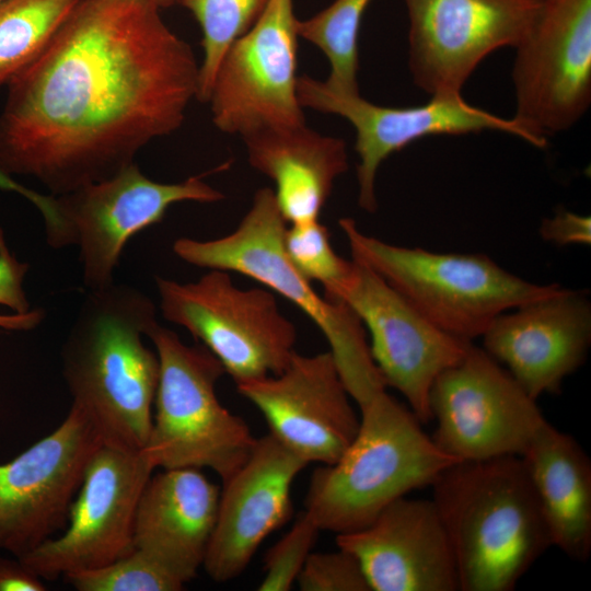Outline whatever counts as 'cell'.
I'll use <instances>...</instances> for the list:
<instances>
[{"instance_id":"cell-37","label":"cell","mask_w":591,"mask_h":591,"mask_svg":"<svg viewBox=\"0 0 591 591\" xmlns=\"http://www.w3.org/2000/svg\"><path fill=\"white\" fill-rule=\"evenodd\" d=\"M1 1H2V0H0V2H1Z\"/></svg>"},{"instance_id":"cell-34","label":"cell","mask_w":591,"mask_h":591,"mask_svg":"<svg viewBox=\"0 0 591 591\" xmlns=\"http://www.w3.org/2000/svg\"><path fill=\"white\" fill-rule=\"evenodd\" d=\"M0 189L15 193L32 202L42 213L45 230H54L60 223L57 199L54 195L35 192L16 182L10 174L0 169Z\"/></svg>"},{"instance_id":"cell-13","label":"cell","mask_w":591,"mask_h":591,"mask_svg":"<svg viewBox=\"0 0 591 591\" xmlns=\"http://www.w3.org/2000/svg\"><path fill=\"white\" fill-rule=\"evenodd\" d=\"M103 444L92 420L71 404L51 433L0 464L1 549L20 558L67 526L89 462Z\"/></svg>"},{"instance_id":"cell-6","label":"cell","mask_w":591,"mask_h":591,"mask_svg":"<svg viewBox=\"0 0 591 591\" xmlns=\"http://www.w3.org/2000/svg\"><path fill=\"white\" fill-rule=\"evenodd\" d=\"M354 259L367 265L442 332L473 341L499 314L561 287L515 276L482 253H437L390 244L338 221Z\"/></svg>"},{"instance_id":"cell-15","label":"cell","mask_w":591,"mask_h":591,"mask_svg":"<svg viewBox=\"0 0 591 591\" xmlns=\"http://www.w3.org/2000/svg\"><path fill=\"white\" fill-rule=\"evenodd\" d=\"M352 259L347 278L325 298L347 304L370 335V352L386 386L397 390L421 424L431 420L429 394L437 376L473 341L431 324L367 265Z\"/></svg>"},{"instance_id":"cell-30","label":"cell","mask_w":591,"mask_h":591,"mask_svg":"<svg viewBox=\"0 0 591 591\" xmlns=\"http://www.w3.org/2000/svg\"><path fill=\"white\" fill-rule=\"evenodd\" d=\"M320 531L313 519L305 511L301 512L291 529L267 551L265 576L258 590H290L312 553Z\"/></svg>"},{"instance_id":"cell-29","label":"cell","mask_w":591,"mask_h":591,"mask_svg":"<svg viewBox=\"0 0 591 591\" xmlns=\"http://www.w3.org/2000/svg\"><path fill=\"white\" fill-rule=\"evenodd\" d=\"M283 247L302 276L323 286L324 294L335 290L352 268V259L334 251L329 232L318 220L287 225Z\"/></svg>"},{"instance_id":"cell-31","label":"cell","mask_w":591,"mask_h":591,"mask_svg":"<svg viewBox=\"0 0 591 591\" xmlns=\"http://www.w3.org/2000/svg\"><path fill=\"white\" fill-rule=\"evenodd\" d=\"M28 264L20 262L10 251L0 228V331L27 332L44 320L42 309H32L23 282Z\"/></svg>"},{"instance_id":"cell-8","label":"cell","mask_w":591,"mask_h":591,"mask_svg":"<svg viewBox=\"0 0 591 591\" xmlns=\"http://www.w3.org/2000/svg\"><path fill=\"white\" fill-rule=\"evenodd\" d=\"M155 285L163 317L205 346L236 385L280 373L296 352L297 328L268 290L239 288L218 269L192 282L155 277Z\"/></svg>"},{"instance_id":"cell-16","label":"cell","mask_w":591,"mask_h":591,"mask_svg":"<svg viewBox=\"0 0 591 591\" xmlns=\"http://www.w3.org/2000/svg\"><path fill=\"white\" fill-rule=\"evenodd\" d=\"M302 107L346 118L356 130L358 205L370 213L378 209L376 173L381 163L422 137L462 135L483 130L502 131L536 148L546 142L526 130L514 118L506 119L466 103L461 94L434 95L420 106L386 107L375 105L360 94H339L324 81L301 76L297 82Z\"/></svg>"},{"instance_id":"cell-12","label":"cell","mask_w":591,"mask_h":591,"mask_svg":"<svg viewBox=\"0 0 591 591\" xmlns=\"http://www.w3.org/2000/svg\"><path fill=\"white\" fill-rule=\"evenodd\" d=\"M202 176L161 183L132 162L105 179L56 196L68 244L79 247L86 289L114 283V271L128 241L161 222L172 205L222 200L224 195Z\"/></svg>"},{"instance_id":"cell-9","label":"cell","mask_w":591,"mask_h":591,"mask_svg":"<svg viewBox=\"0 0 591 591\" xmlns=\"http://www.w3.org/2000/svg\"><path fill=\"white\" fill-rule=\"evenodd\" d=\"M436 444L459 461L521 456L547 421L508 370L473 343L434 380Z\"/></svg>"},{"instance_id":"cell-7","label":"cell","mask_w":591,"mask_h":591,"mask_svg":"<svg viewBox=\"0 0 591 591\" xmlns=\"http://www.w3.org/2000/svg\"><path fill=\"white\" fill-rule=\"evenodd\" d=\"M159 358L154 415L141 453L157 467H207L224 482L248 457L256 438L243 418L219 401L216 386L225 373L201 344L153 325L147 333Z\"/></svg>"},{"instance_id":"cell-5","label":"cell","mask_w":591,"mask_h":591,"mask_svg":"<svg viewBox=\"0 0 591 591\" xmlns=\"http://www.w3.org/2000/svg\"><path fill=\"white\" fill-rule=\"evenodd\" d=\"M287 224L274 190L263 187L233 232L206 241L179 237L173 252L197 267L244 275L298 306L327 340L339 375L360 408L386 387L366 329L347 304L318 294L292 265L283 247Z\"/></svg>"},{"instance_id":"cell-10","label":"cell","mask_w":591,"mask_h":591,"mask_svg":"<svg viewBox=\"0 0 591 591\" xmlns=\"http://www.w3.org/2000/svg\"><path fill=\"white\" fill-rule=\"evenodd\" d=\"M298 19L292 0H269L224 54L210 90L215 126L242 139L305 125L297 94Z\"/></svg>"},{"instance_id":"cell-23","label":"cell","mask_w":591,"mask_h":591,"mask_svg":"<svg viewBox=\"0 0 591 591\" xmlns=\"http://www.w3.org/2000/svg\"><path fill=\"white\" fill-rule=\"evenodd\" d=\"M252 167L269 177L288 224L318 220L335 179L348 170L343 139L301 125L243 138Z\"/></svg>"},{"instance_id":"cell-3","label":"cell","mask_w":591,"mask_h":591,"mask_svg":"<svg viewBox=\"0 0 591 591\" xmlns=\"http://www.w3.org/2000/svg\"><path fill=\"white\" fill-rule=\"evenodd\" d=\"M431 487L459 591H512L553 546L521 456L455 462Z\"/></svg>"},{"instance_id":"cell-36","label":"cell","mask_w":591,"mask_h":591,"mask_svg":"<svg viewBox=\"0 0 591 591\" xmlns=\"http://www.w3.org/2000/svg\"><path fill=\"white\" fill-rule=\"evenodd\" d=\"M150 1L157 4L159 8H161V7L172 4L176 0H150Z\"/></svg>"},{"instance_id":"cell-26","label":"cell","mask_w":591,"mask_h":591,"mask_svg":"<svg viewBox=\"0 0 591 591\" xmlns=\"http://www.w3.org/2000/svg\"><path fill=\"white\" fill-rule=\"evenodd\" d=\"M371 0H335L314 16L297 22L300 37L315 45L329 62L325 85L339 94H359L358 38Z\"/></svg>"},{"instance_id":"cell-17","label":"cell","mask_w":591,"mask_h":591,"mask_svg":"<svg viewBox=\"0 0 591 591\" xmlns=\"http://www.w3.org/2000/svg\"><path fill=\"white\" fill-rule=\"evenodd\" d=\"M409 18V69L430 94H461L478 63L515 47L542 0H404Z\"/></svg>"},{"instance_id":"cell-20","label":"cell","mask_w":591,"mask_h":591,"mask_svg":"<svg viewBox=\"0 0 591 591\" xmlns=\"http://www.w3.org/2000/svg\"><path fill=\"white\" fill-rule=\"evenodd\" d=\"M309 465L271 433L256 438L241 467L223 482L202 567L216 582L239 577L259 545L291 517V486Z\"/></svg>"},{"instance_id":"cell-18","label":"cell","mask_w":591,"mask_h":591,"mask_svg":"<svg viewBox=\"0 0 591 591\" xmlns=\"http://www.w3.org/2000/svg\"><path fill=\"white\" fill-rule=\"evenodd\" d=\"M271 433L306 463H335L358 432L360 417L329 351L294 352L276 375L236 385Z\"/></svg>"},{"instance_id":"cell-32","label":"cell","mask_w":591,"mask_h":591,"mask_svg":"<svg viewBox=\"0 0 591 591\" xmlns=\"http://www.w3.org/2000/svg\"><path fill=\"white\" fill-rule=\"evenodd\" d=\"M297 583L302 591H370L358 560L341 548L312 552Z\"/></svg>"},{"instance_id":"cell-35","label":"cell","mask_w":591,"mask_h":591,"mask_svg":"<svg viewBox=\"0 0 591 591\" xmlns=\"http://www.w3.org/2000/svg\"><path fill=\"white\" fill-rule=\"evenodd\" d=\"M46 586L19 558L0 557V591H45Z\"/></svg>"},{"instance_id":"cell-2","label":"cell","mask_w":591,"mask_h":591,"mask_svg":"<svg viewBox=\"0 0 591 591\" xmlns=\"http://www.w3.org/2000/svg\"><path fill=\"white\" fill-rule=\"evenodd\" d=\"M157 323L147 294L114 282L89 290L66 336L61 364L72 405L106 445L138 452L148 442L160 363L142 337Z\"/></svg>"},{"instance_id":"cell-14","label":"cell","mask_w":591,"mask_h":591,"mask_svg":"<svg viewBox=\"0 0 591 591\" xmlns=\"http://www.w3.org/2000/svg\"><path fill=\"white\" fill-rule=\"evenodd\" d=\"M153 471L141 451L101 445L85 470L65 532L19 559L39 578L55 580L128 554L138 501Z\"/></svg>"},{"instance_id":"cell-33","label":"cell","mask_w":591,"mask_h":591,"mask_svg":"<svg viewBox=\"0 0 591 591\" xmlns=\"http://www.w3.org/2000/svg\"><path fill=\"white\" fill-rule=\"evenodd\" d=\"M541 237L558 246L591 243V219L559 209L553 218H545L538 229Z\"/></svg>"},{"instance_id":"cell-25","label":"cell","mask_w":591,"mask_h":591,"mask_svg":"<svg viewBox=\"0 0 591 591\" xmlns=\"http://www.w3.org/2000/svg\"><path fill=\"white\" fill-rule=\"evenodd\" d=\"M79 0H2L0 2V86L47 47Z\"/></svg>"},{"instance_id":"cell-24","label":"cell","mask_w":591,"mask_h":591,"mask_svg":"<svg viewBox=\"0 0 591 591\" xmlns=\"http://www.w3.org/2000/svg\"><path fill=\"white\" fill-rule=\"evenodd\" d=\"M553 546L576 561L591 554V461L546 421L521 455Z\"/></svg>"},{"instance_id":"cell-27","label":"cell","mask_w":591,"mask_h":591,"mask_svg":"<svg viewBox=\"0 0 591 591\" xmlns=\"http://www.w3.org/2000/svg\"><path fill=\"white\" fill-rule=\"evenodd\" d=\"M198 21L202 61L197 100L208 102L218 67L230 46L258 20L269 0H176Z\"/></svg>"},{"instance_id":"cell-22","label":"cell","mask_w":591,"mask_h":591,"mask_svg":"<svg viewBox=\"0 0 591 591\" xmlns=\"http://www.w3.org/2000/svg\"><path fill=\"white\" fill-rule=\"evenodd\" d=\"M219 498V487L199 468H164L151 475L136 510L134 547L187 583L202 567Z\"/></svg>"},{"instance_id":"cell-21","label":"cell","mask_w":591,"mask_h":591,"mask_svg":"<svg viewBox=\"0 0 591 591\" xmlns=\"http://www.w3.org/2000/svg\"><path fill=\"white\" fill-rule=\"evenodd\" d=\"M370 591H459L451 544L431 499L401 497L367 526L336 535Z\"/></svg>"},{"instance_id":"cell-1","label":"cell","mask_w":591,"mask_h":591,"mask_svg":"<svg viewBox=\"0 0 591 591\" xmlns=\"http://www.w3.org/2000/svg\"><path fill=\"white\" fill-rule=\"evenodd\" d=\"M150 0H79L8 83L0 169L58 196L105 179L177 130L197 99L192 47Z\"/></svg>"},{"instance_id":"cell-11","label":"cell","mask_w":591,"mask_h":591,"mask_svg":"<svg viewBox=\"0 0 591 591\" xmlns=\"http://www.w3.org/2000/svg\"><path fill=\"white\" fill-rule=\"evenodd\" d=\"M515 49L513 118L547 143L591 102V0H542Z\"/></svg>"},{"instance_id":"cell-19","label":"cell","mask_w":591,"mask_h":591,"mask_svg":"<svg viewBox=\"0 0 591 591\" xmlns=\"http://www.w3.org/2000/svg\"><path fill=\"white\" fill-rule=\"evenodd\" d=\"M483 349L534 399L560 392L587 359L591 302L587 291L560 288L499 314L482 335Z\"/></svg>"},{"instance_id":"cell-4","label":"cell","mask_w":591,"mask_h":591,"mask_svg":"<svg viewBox=\"0 0 591 591\" xmlns=\"http://www.w3.org/2000/svg\"><path fill=\"white\" fill-rule=\"evenodd\" d=\"M416 415L385 390L360 407L357 434L333 464L310 479L305 512L336 534L371 523L396 499L431 486L455 462L422 429Z\"/></svg>"},{"instance_id":"cell-28","label":"cell","mask_w":591,"mask_h":591,"mask_svg":"<svg viewBox=\"0 0 591 591\" xmlns=\"http://www.w3.org/2000/svg\"><path fill=\"white\" fill-rule=\"evenodd\" d=\"M62 578L79 591H178L185 586L135 547L103 567L71 572Z\"/></svg>"}]
</instances>
